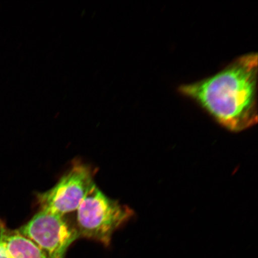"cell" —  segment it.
<instances>
[{"instance_id":"2","label":"cell","mask_w":258,"mask_h":258,"mask_svg":"<svg viewBox=\"0 0 258 258\" xmlns=\"http://www.w3.org/2000/svg\"><path fill=\"white\" fill-rule=\"evenodd\" d=\"M77 211L80 237L110 244L113 233L134 215L132 209L104 195L93 183Z\"/></svg>"},{"instance_id":"3","label":"cell","mask_w":258,"mask_h":258,"mask_svg":"<svg viewBox=\"0 0 258 258\" xmlns=\"http://www.w3.org/2000/svg\"><path fill=\"white\" fill-rule=\"evenodd\" d=\"M36 244L48 258H64L69 247L80 238L76 226L64 216L40 209L18 230Z\"/></svg>"},{"instance_id":"6","label":"cell","mask_w":258,"mask_h":258,"mask_svg":"<svg viewBox=\"0 0 258 258\" xmlns=\"http://www.w3.org/2000/svg\"><path fill=\"white\" fill-rule=\"evenodd\" d=\"M0 258H9L7 253L5 249L4 246L0 240Z\"/></svg>"},{"instance_id":"5","label":"cell","mask_w":258,"mask_h":258,"mask_svg":"<svg viewBox=\"0 0 258 258\" xmlns=\"http://www.w3.org/2000/svg\"><path fill=\"white\" fill-rule=\"evenodd\" d=\"M0 240L9 258H48L33 241L0 223Z\"/></svg>"},{"instance_id":"4","label":"cell","mask_w":258,"mask_h":258,"mask_svg":"<svg viewBox=\"0 0 258 258\" xmlns=\"http://www.w3.org/2000/svg\"><path fill=\"white\" fill-rule=\"evenodd\" d=\"M94 183L92 169L85 164L76 162L55 185L38 194L40 209L62 216L75 211Z\"/></svg>"},{"instance_id":"1","label":"cell","mask_w":258,"mask_h":258,"mask_svg":"<svg viewBox=\"0 0 258 258\" xmlns=\"http://www.w3.org/2000/svg\"><path fill=\"white\" fill-rule=\"evenodd\" d=\"M257 54L235 59L224 70L204 80L179 87L219 124L241 132L257 121Z\"/></svg>"}]
</instances>
